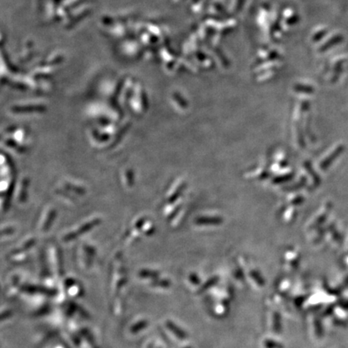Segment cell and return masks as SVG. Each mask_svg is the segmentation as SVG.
<instances>
[{"instance_id":"obj_10","label":"cell","mask_w":348,"mask_h":348,"mask_svg":"<svg viewBox=\"0 0 348 348\" xmlns=\"http://www.w3.org/2000/svg\"><path fill=\"white\" fill-rule=\"evenodd\" d=\"M199 224H219L221 223L220 218H212V217H204V218H200L197 220Z\"/></svg>"},{"instance_id":"obj_1","label":"cell","mask_w":348,"mask_h":348,"mask_svg":"<svg viewBox=\"0 0 348 348\" xmlns=\"http://www.w3.org/2000/svg\"><path fill=\"white\" fill-rule=\"evenodd\" d=\"M102 219L101 217L92 216L89 219L82 221V223H80L78 225H76L77 227L72 228L64 234L62 235V240L64 242H70L71 240L75 239L77 237L81 236L82 234L87 233V232L92 230L93 228H95L96 226L99 225Z\"/></svg>"},{"instance_id":"obj_2","label":"cell","mask_w":348,"mask_h":348,"mask_svg":"<svg viewBox=\"0 0 348 348\" xmlns=\"http://www.w3.org/2000/svg\"><path fill=\"white\" fill-rule=\"evenodd\" d=\"M57 216L56 209L52 206H47L41 211L37 222V228L40 233H46L50 229Z\"/></svg>"},{"instance_id":"obj_9","label":"cell","mask_w":348,"mask_h":348,"mask_svg":"<svg viewBox=\"0 0 348 348\" xmlns=\"http://www.w3.org/2000/svg\"><path fill=\"white\" fill-rule=\"evenodd\" d=\"M155 228L153 223L151 221L146 220L145 223L143 224V228H142V233L145 235H150L153 234L154 232Z\"/></svg>"},{"instance_id":"obj_7","label":"cell","mask_w":348,"mask_h":348,"mask_svg":"<svg viewBox=\"0 0 348 348\" xmlns=\"http://www.w3.org/2000/svg\"><path fill=\"white\" fill-rule=\"evenodd\" d=\"M345 150V146L339 145L335 148V150L331 153L330 156H328L320 164V168L322 170H326L332 164L333 162L335 160H336L338 157L344 153Z\"/></svg>"},{"instance_id":"obj_11","label":"cell","mask_w":348,"mask_h":348,"mask_svg":"<svg viewBox=\"0 0 348 348\" xmlns=\"http://www.w3.org/2000/svg\"><path fill=\"white\" fill-rule=\"evenodd\" d=\"M15 233V228L13 225H6V227H3L2 230V237L10 236Z\"/></svg>"},{"instance_id":"obj_3","label":"cell","mask_w":348,"mask_h":348,"mask_svg":"<svg viewBox=\"0 0 348 348\" xmlns=\"http://www.w3.org/2000/svg\"><path fill=\"white\" fill-rule=\"evenodd\" d=\"M28 187H29V179L27 177L21 178V181L16 186V199L17 203L23 204L27 202Z\"/></svg>"},{"instance_id":"obj_5","label":"cell","mask_w":348,"mask_h":348,"mask_svg":"<svg viewBox=\"0 0 348 348\" xmlns=\"http://www.w3.org/2000/svg\"><path fill=\"white\" fill-rule=\"evenodd\" d=\"M10 133L12 135V138L16 143L26 147V143L28 139V132L26 128H14Z\"/></svg>"},{"instance_id":"obj_8","label":"cell","mask_w":348,"mask_h":348,"mask_svg":"<svg viewBox=\"0 0 348 348\" xmlns=\"http://www.w3.org/2000/svg\"><path fill=\"white\" fill-rule=\"evenodd\" d=\"M34 237H27V238H25V239H23V240H22L21 244H19V245L21 246H20V247L16 249V251H20L21 250V249H23V250H25L26 249V250H27V249H28V248H30L31 247H32V246L34 245Z\"/></svg>"},{"instance_id":"obj_6","label":"cell","mask_w":348,"mask_h":348,"mask_svg":"<svg viewBox=\"0 0 348 348\" xmlns=\"http://www.w3.org/2000/svg\"><path fill=\"white\" fill-rule=\"evenodd\" d=\"M120 180L123 187L131 189L135 184V176L131 168H124L120 173Z\"/></svg>"},{"instance_id":"obj_4","label":"cell","mask_w":348,"mask_h":348,"mask_svg":"<svg viewBox=\"0 0 348 348\" xmlns=\"http://www.w3.org/2000/svg\"><path fill=\"white\" fill-rule=\"evenodd\" d=\"M62 188L67 193H73L77 196H83L87 193L85 186L73 180H65L62 182Z\"/></svg>"}]
</instances>
